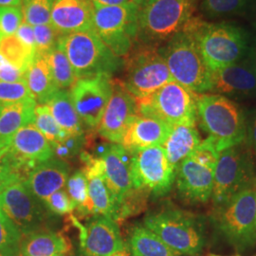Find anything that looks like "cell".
<instances>
[{
	"instance_id": "52",
	"label": "cell",
	"mask_w": 256,
	"mask_h": 256,
	"mask_svg": "<svg viewBox=\"0 0 256 256\" xmlns=\"http://www.w3.org/2000/svg\"><path fill=\"white\" fill-rule=\"evenodd\" d=\"M8 148H9V146L5 147V148H2V149H0V158H1L3 156L5 155L6 153H7V151H8Z\"/></svg>"
},
{
	"instance_id": "12",
	"label": "cell",
	"mask_w": 256,
	"mask_h": 256,
	"mask_svg": "<svg viewBox=\"0 0 256 256\" xmlns=\"http://www.w3.org/2000/svg\"><path fill=\"white\" fill-rule=\"evenodd\" d=\"M131 174L134 188L162 196L172 189L176 169L168 160L164 148L153 146L131 153Z\"/></svg>"
},
{
	"instance_id": "32",
	"label": "cell",
	"mask_w": 256,
	"mask_h": 256,
	"mask_svg": "<svg viewBox=\"0 0 256 256\" xmlns=\"http://www.w3.org/2000/svg\"><path fill=\"white\" fill-rule=\"evenodd\" d=\"M45 57L52 68L54 79L59 90L70 88L77 78L64 50L57 43V46Z\"/></svg>"
},
{
	"instance_id": "34",
	"label": "cell",
	"mask_w": 256,
	"mask_h": 256,
	"mask_svg": "<svg viewBox=\"0 0 256 256\" xmlns=\"http://www.w3.org/2000/svg\"><path fill=\"white\" fill-rule=\"evenodd\" d=\"M32 124L50 142V144L58 142L68 135L56 122L46 104H37L34 108Z\"/></svg>"
},
{
	"instance_id": "4",
	"label": "cell",
	"mask_w": 256,
	"mask_h": 256,
	"mask_svg": "<svg viewBox=\"0 0 256 256\" xmlns=\"http://www.w3.org/2000/svg\"><path fill=\"white\" fill-rule=\"evenodd\" d=\"M158 52L174 81L196 94L212 90V70L205 63L194 37L185 30L176 34Z\"/></svg>"
},
{
	"instance_id": "23",
	"label": "cell",
	"mask_w": 256,
	"mask_h": 256,
	"mask_svg": "<svg viewBox=\"0 0 256 256\" xmlns=\"http://www.w3.org/2000/svg\"><path fill=\"white\" fill-rule=\"evenodd\" d=\"M70 165L68 162L52 156L37 164L24 182L39 200L45 202L54 192L63 189L70 178Z\"/></svg>"
},
{
	"instance_id": "6",
	"label": "cell",
	"mask_w": 256,
	"mask_h": 256,
	"mask_svg": "<svg viewBox=\"0 0 256 256\" xmlns=\"http://www.w3.org/2000/svg\"><path fill=\"white\" fill-rule=\"evenodd\" d=\"M198 0H156L142 6L137 41L160 46L180 32L194 18Z\"/></svg>"
},
{
	"instance_id": "13",
	"label": "cell",
	"mask_w": 256,
	"mask_h": 256,
	"mask_svg": "<svg viewBox=\"0 0 256 256\" xmlns=\"http://www.w3.org/2000/svg\"><path fill=\"white\" fill-rule=\"evenodd\" d=\"M0 209L14 223L22 236L45 229L50 216L44 202L30 191L24 180L0 194Z\"/></svg>"
},
{
	"instance_id": "41",
	"label": "cell",
	"mask_w": 256,
	"mask_h": 256,
	"mask_svg": "<svg viewBox=\"0 0 256 256\" xmlns=\"http://www.w3.org/2000/svg\"><path fill=\"white\" fill-rule=\"evenodd\" d=\"M23 22L22 7L0 8V32L3 37L14 36Z\"/></svg>"
},
{
	"instance_id": "49",
	"label": "cell",
	"mask_w": 256,
	"mask_h": 256,
	"mask_svg": "<svg viewBox=\"0 0 256 256\" xmlns=\"http://www.w3.org/2000/svg\"><path fill=\"white\" fill-rule=\"evenodd\" d=\"M0 256H21L20 247L0 248Z\"/></svg>"
},
{
	"instance_id": "5",
	"label": "cell",
	"mask_w": 256,
	"mask_h": 256,
	"mask_svg": "<svg viewBox=\"0 0 256 256\" xmlns=\"http://www.w3.org/2000/svg\"><path fill=\"white\" fill-rule=\"evenodd\" d=\"M58 44L64 50L77 79L112 76L124 64V60L111 52L94 28L60 36Z\"/></svg>"
},
{
	"instance_id": "56",
	"label": "cell",
	"mask_w": 256,
	"mask_h": 256,
	"mask_svg": "<svg viewBox=\"0 0 256 256\" xmlns=\"http://www.w3.org/2000/svg\"><path fill=\"white\" fill-rule=\"evenodd\" d=\"M218 256V254H210V256Z\"/></svg>"
},
{
	"instance_id": "38",
	"label": "cell",
	"mask_w": 256,
	"mask_h": 256,
	"mask_svg": "<svg viewBox=\"0 0 256 256\" xmlns=\"http://www.w3.org/2000/svg\"><path fill=\"white\" fill-rule=\"evenodd\" d=\"M66 192L76 207H82L88 200V182L84 170H78L72 174L66 182Z\"/></svg>"
},
{
	"instance_id": "44",
	"label": "cell",
	"mask_w": 256,
	"mask_h": 256,
	"mask_svg": "<svg viewBox=\"0 0 256 256\" xmlns=\"http://www.w3.org/2000/svg\"><path fill=\"white\" fill-rule=\"evenodd\" d=\"M25 178L21 172L4 158V156L0 158V194L14 183L25 180Z\"/></svg>"
},
{
	"instance_id": "58",
	"label": "cell",
	"mask_w": 256,
	"mask_h": 256,
	"mask_svg": "<svg viewBox=\"0 0 256 256\" xmlns=\"http://www.w3.org/2000/svg\"></svg>"
},
{
	"instance_id": "31",
	"label": "cell",
	"mask_w": 256,
	"mask_h": 256,
	"mask_svg": "<svg viewBox=\"0 0 256 256\" xmlns=\"http://www.w3.org/2000/svg\"><path fill=\"white\" fill-rule=\"evenodd\" d=\"M0 54L9 64H12L25 74L36 55L16 34L3 37L1 39Z\"/></svg>"
},
{
	"instance_id": "50",
	"label": "cell",
	"mask_w": 256,
	"mask_h": 256,
	"mask_svg": "<svg viewBox=\"0 0 256 256\" xmlns=\"http://www.w3.org/2000/svg\"><path fill=\"white\" fill-rule=\"evenodd\" d=\"M23 0H0V8L2 7H22Z\"/></svg>"
},
{
	"instance_id": "19",
	"label": "cell",
	"mask_w": 256,
	"mask_h": 256,
	"mask_svg": "<svg viewBox=\"0 0 256 256\" xmlns=\"http://www.w3.org/2000/svg\"><path fill=\"white\" fill-rule=\"evenodd\" d=\"M138 115L137 100L122 81L113 80V92L97 131L112 144H120L128 126Z\"/></svg>"
},
{
	"instance_id": "14",
	"label": "cell",
	"mask_w": 256,
	"mask_h": 256,
	"mask_svg": "<svg viewBox=\"0 0 256 256\" xmlns=\"http://www.w3.org/2000/svg\"><path fill=\"white\" fill-rule=\"evenodd\" d=\"M113 92L112 76L77 79L70 88L74 108L86 128H98Z\"/></svg>"
},
{
	"instance_id": "55",
	"label": "cell",
	"mask_w": 256,
	"mask_h": 256,
	"mask_svg": "<svg viewBox=\"0 0 256 256\" xmlns=\"http://www.w3.org/2000/svg\"><path fill=\"white\" fill-rule=\"evenodd\" d=\"M156 0H144V3L142 4V6H144V5H148V4H151V3H153V2H155Z\"/></svg>"
},
{
	"instance_id": "21",
	"label": "cell",
	"mask_w": 256,
	"mask_h": 256,
	"mask_svg": "<svg viewBox=\"0 0 256 256\" xmlns=\"http://www.w3.org/2000/svg\"><path fill=\"white\" fill-rule=\"evenodd\" d=\"M99 158L104 162L106 180L117 208L122 200L134 188L131 174V153L120 144L108 142Z\"/></svg>"
},
{
	"instance_id": "24",
	"label": "cell",
	"mask_w": 256,
	"mask_h": 256,
	"mask_svg": "<svg viewBox=\"0 0 256 256\" xmlns=\"http://www.w3.org/2000/svg\"><path fill=\"white\" fill-rule=\"evenodd\" d=\"M171 126L162 120L137 115L126 130L120 146L129 152L153 146H162Z\"/></svg>"
},
{
	"instance_id": "11",
	"label": "cell",
	"mask_w": 256,
	"mask_h": 256,
	"mask_svg": "<svg viewBox=\"0 0 256 256\" xmlns=\"http://www.w3.org/2000/svg\"><path fill=\"white\" fill-rule=\"evenodd\" d=\"M140 6L129 1L116 7L95 9L94 28L118 57H124L137 42Z\"/></svg>"
},
{
	"instance_id": "37",
	"label": "cell",
	"mask_w": 256,
	"mask_h": 256,
	"mask_svg": "<svg viewBox=\"0 0 256 256\" xmlns=\"http://www.w3.org/2000/svg\"><path fill=\"white\" fill-rule=\"evenodd\" d=\"M88 144V137L84 135H68L66 137L52 142L54 156L68 160L76 156L80 155L84 146Z\"/></svg>"
},
{
	"instance_id": "28",
	"label": "cell",
	"mask_w": 256,
	"mask_h": 256,
	"mask_svg": "<svg viewBox=\"0 0 256 256\" xmlns=\"http://www.w3.org/2000/svg\"><path fill=\"white\" fill-rule=\"evenodd\" d=\"M25 81L34 99L39 104H45L59 90L46 57L37 54L26 70Z\"/></svg>"
},
{
	"instance_id": "42",
	"label": "cell",
	"mask_w": 256,
	"mask_h": 256,
	"mask_svg": "<svg viewBox=\"0 0 256 256\" xmlns=\"http://www.w3.org/2000/svg\"><path fill=\"white\" fill-rule=\"evenodd\" d=\"M22 238L14 223L0 209V248L20 247Z\"/></svg>"
},
{
	"instance_id": "15",
	"label": "cell",
	"mask_w": 256,
	"mask_h": 256,
	"mask_svg": "<svg viewBox=\"0 0 256 256\" xmlns=\"http://www.w3.org/2000/svg\"><path fill=\"white\" fill-rule=\"evenodd\" d=\"M70 220L80 230V256H112L126 250L118 223L110 216H94L86 225L72 214Z\"/></svg>"
},
{
	"instance_id": "30",
	"label": "cell",
	"mask_w": 256,
	"mask_h": 256,
	"mask_svg": "<svg viewBox=\"0 0 256 256\" xmlns=\"http://www.w3.org/2000/svg\"><path fill=\"white\" fill-rule=\"evenodd\" d=\"M45 104L48 108L56 122L66 134H84V124L75 110L68 90H59Z\"/></svg>"
},
{
	"instance_id": "20",
	"label": "cell",
	"mask_w": 256,
	"mask_h": 256,
	"mask_svg": "<svg viewBox=\"0 0 256 256\" xmlns=\"http://www.w3.org/2000/svg\"><path fill=\"white\" fill-rule=\"evenodd\" d=\"M256 92V58L212 72V90L225 97H248Z\"/></svg>"
},
{
	"instance_id": "9",
	"label": "cell",
	"mask_w": 256,
	"mask_h": 256,
	"mask_svg": "<svg viewBox=\"0 0 256 256\" xmlns=\"http://www.w3.org/2000/svg\"><path fill=\"white\" fill-rule=\"evenodd\" d=\"M198 94L171 81L151 95L137 100L138 115L162 120L169 126L192 124L198 122Z\"/></svg>"
},
{
	"instance_id": "35",
	"label": "cell",
	"mask_w": 256,
	"mask_h": 256,
	"mask_svg": "<svg viewBox=\"0 0 256 256\" xmlns=\"http://www.w3.org/2000/svg\"><path fill=\"white\" fill-rule=\"evenodd\" d=\"M149 196L146 190L133 188L117 205L113 220L119 222L142 212L146 207Z\"/></svg>"
},
{
	"instance_id": "2",
	"label": "cell",
	"mask_w": 256,
	"mask_h": 256,
	"mask_svg": "<svg viewBox=\"0 0 256 256\" xmlns=\"http://www.w3.org/2000/svg\"><path fill=\"white\" fill-rule=\"evenodd\" d=\"M182 256H200L206 245L203 222L190 212L164 205L148 212L142 223Z\"/></svg>"
},
{
	"instance_id": "29",
	"label": "cell",
	"mask_w": 256,
	"mask_h": 256,
	"mask_svg": "<svg viewBox=\"0 0 256 256\" xmlns=\"http://www.w3.org/2000/svg\"><path fill=\"white\" fill-rule=\"evenodd\" d=\"M124 245L132 256H182L144 224L131 227Z\"/></svg>"
},
{
	"instance_id": "51",
	"label": "cell",
	"mask_w": 256,
	"mask_h": 256,
	"mask_svg": "<svg viewBox=\"0 0 256 256\" xmlns=\"http://www.w3.org/2000/svg\"><path fill=\"white\" fill-rule=\"evenodd\" d=\"M129 256L128 254V252L126 250H122V252H117V254H115L114 256Z\"/></svg>"
},
{
	"instance_id": "45",
	"label": "cell",
	"mask_w": 256,
	"mask_h": 256,
	"mask_svg": "<svg viewBox=\"0 0 256 256\" xmlns=\"http://www.w3.org/2000/svg\"><path fill=\"white\" fill-rule=\"evenodd\" d=\"M23 80H25V72L12 64L5 62L0 66V81L14 82Z\"/></svg>"
},
{
	"instance_id": "43",
	"label": "cell",
	"mask_w": 256,
	"mask_h": 256,
	"mask_svg": "<svg viewBox=\"0 0 256 256\" xmlns=\"http://www.w3.org/2000/svg\"><path fill=\"white\" fill-rule=\"evenodd\" d=\"M44 204L50 212L55 216H63L66 214H70L76 209L68 194L64 189L54 192L44 202Z\"/></svg>"
},
{
	"instance_id": "3",
	"label": "cell",
	"mask_w": 256,
	"mask_h": 256,
	"mask_svg": "<svg viewBox=\"0 0 256 256\" xmlns=\"http://www.w3.org/2000/svg\"><path fill=\"white\" fill-rule=\"evenodd\" d=\"M198 120L218 152L243 144L247 138L244 114L236 102L220 94H198Z\"/></svg>"
},
{
	"instance_id": "48",
	"label": "cell",
	"mask_w": 256,
	"mask_h": 256,
	"mask_svg": "<svg viewBox=\"0 0 256 256\" xmlns=\"http://www.w3.org/2000/svg\"><path fill=\"white\" fill-rule=\"evenodd\" d=\"M248 138H250V147L252 148V150H254V152L256 155V119L254 120V122L250 126V128Z\"/></svg>"
},
{
	"instance_id": "22",
	"label": "cell",
	"mask_w": 256,
	"mask_h": 256,
	"mask_svg": "<svg viewBox=\"0 0 256 256\" xmlns=\"http://www.w3.org/2000/svg\"><path fill=\"white\" fill-rule=\"evenodd\" d=\"M92 0H55L50 24L60 36L94 28Z\"/></svg>"
},
{
	"instance_id": "36",
	"label": "cell",
	"mask_w": 256,
	"mask_h": 256,
	"mask_svg": "<svg viewBox=\"0 0 256 256\" xmlns=\"http://www.w3.org/2000/svg\"><path fill=\"white\" fill-rule=\"evenodd\" d=\"M55 0H23L24 21L32 26L50 23Z\"/></svg>"
},
{
	"instance_id": "25",
	"label": "cell",
	"mask_w": 256,
	"mask_h": 256,
	"mask_svg": "<svg viewBox=\"0 0 256 256\" xmlns=\"http://www.w3.org/2000/svg\"><path fill=\"white\" fill-rule=\"evenodd\" d=\"M72 244L62 232L41 230L23 236L20 243L21 256H66Z\"/></svg>"
},
{
	"instance_id": "1",
	"label": "cell",
	"mask_w": 256,
	"mask_h": 256,
	"mask_svg": "<svg viewBox=\"0 0 256 256\" xmlns=\"http://www.w3.org/2000/svg\"><path fill=\"white\" fill-rule=\"evenodd\" d=\"M183 30L194 37L212 72L238 63L248 52L247 34L236 25L192 18Z\"/></svg>"
},
{
	"instance_id": "57",
	"label": "cell",
	"mask_w": 256,
	"mask_h": 256,
	"mask_svg": "<svg viewBox=\"0 0 256 256\" xmlns=\"http://www.w3.org/2000/svg\"><path fill=\"white\" fill-rule=\"evenodd\" d=\"M2 38H3V36H2V34H1V32H0V41H1Z\"/></svg>"
},
{
	"instance_id": "46",
	"label": "cell",
	"mask_w": 256,
	"mask_h": 256,
	"mask_svg": "<svg viewBox=\"0 0 256 256\" xmlns=\"http://www.w3.org/2000/svg\"><path fill=\"white\" fill-rule=\"evenodd\" d=\"M16 36L32 52L36 54V37H34V26L28 24L27 22H23L22 25L19 27Z\"/></svg>"
},
{
	"instance_id": "8",
	"label": "cell",
	"mask_w": 256,
	"mask_h": 256,
	"mask_svg": "<svg viewBox=\"0 0 256 256\" xmlns=\"http://www.w3.org/2000/svg\"><path fill=\"white\" fill-rule=\"evenodd\" d=\"M243 144L224 149L220 153L210 198L216 207L229 202L240 192L256 188V164Z\"/></svg>"
},
{
	"instance_id": "33",
	"label": "cell",
	"mask_w": 256,
	"mask_h": 256,
	"mask_svg": "<svg viewBox=\"0 0 256 256\" xmlns=\"http://www.w3.org/2000/svg\"><path fill=\"white\" fill-rule=\"evenodd\" d=\"M256 0H202V12L210 18L244 12Z\"/></svg>"
},
{
	"instance_id": "16",
	"label": "cell",
	"mask_w": 256,
	"mask_h": 256,
	"mask_svg": "<svg viewBox=\"0 0 256 256\" xmlns=\"http://www.w3.org/2000/svg\"><path fill=\"white\" fill-rule=\"evenodd\" d=\"M52 156L54 152L50 142L34 124H30L19 129L12 138L4 158L27 178L37 164Z\"/></svg>"
},
{
	"instance_id": "17",
	"label": "cell",
	"mask_w": 256,
	"mask_h": 256,
	"mask_svg": "<svg viewBox=\"0 0 256 256\" xmlns=\"http://www.w3.org/2000/svg\"><path fill=\"white\" fill-rule=\"evenodd\" d=\"M216 162L190 155L176 169V185L180 198L189 203H205L212 198Z\"/></svg>"
},
{
	"instance_id": "54",
	"label": "cell",
	"mask_w": 256,
	"mask_h": 256,
	"mask_svg": "<svg viewBox=\"0 0 256 256\" xmlns=\"http://www.w3.org/2000/svg\"><path fill=\"white\" fill-rule=\"evenodd\" d=\"M5 62H7V61H6L5 59H4V57H3V56H2V54H0V66H1L2 64H4Z\"/></svg>"
},
{
	"instance_id": "7",
	"label": "cell",
	"mask_w": 256,
	"mask_h": 256,
	"mask_svg": "<svg viewBox=\"0 0 256 256\" xmlns=\"http://www.w3.org/2000/svg\"><path fill=\"white\" fill-rule=\"evenodd\" d=\"M124 59V88L136 99L151 95L174 81L158 46L136 42Z\"/></svg>"
},
{
	"instance_id": "27",
	"label": "cell",
	"mask_w": 256,
	"mask_h": 256,
	"mask_svg": "<svg viewBox=\"0 0 256 256\" xmlns=\"http://www.w3.org/2000/svg\"><path fill=\"white\" fill-rule=\"evenodd\" d=\"M202 138L196 126H172L168 136L162 146L164 148L170 164L176 169L180 164L200 144Z\"/></svg>"
},
{
	"instance_id": "39",
	"label": "cell",
	"mask_w": 256,
	"mask_h": 256,
	"mask_svg": "<svg viewBox=\"0 0 256 256\" xmlns=\"http://www.w3.org/2000/svg\"><path fill=\"white\" fill-rule=\"evenodd\" d=\"M34 100L25 80L8 82L0 81V104Z\"/></svg>"
},
{
	"instance_id": "18",
	"label": "cell",
	"mask_w": 256,
	"mask_h": 256,
	"mask_svg": "<svg viewBox=\"0 0 256 256\" xmlns=\"http://www.w3.org/2000/svg\"><path fill=\"white\" fill-rule=\"evenodd\" d=\"M84 164V172L88 182V200L79 209L82 218L106 216L113 220L116 210V202L110 191L104 176V167L101 158L82 151L80 154Z\"/></svg>"
},
{
	"instance_id": "53",
	"label": "cell",
	"mask_w": 256,
	"mask_h": 256,
	"mask_svg": "<svg viewBox=\"0 0 256 256\" xmlns=\"http://www.w3.org/2000/svg\"><path fill=\"white\" fill-rule=\"evenodd\" d=\"M131 1H133L134 3H136L137 5H138V6H142V4L144 3V0H131Z\"/></svg>"
},
{
	"instance_id": "10",
	"label": "cell",
	"mask_w": 256,
	"mask_h": 256,
	"mask_svg": "<svg viewBox=\"0 0 256 256\" xmlns=\"http://www.w3.org/2000/svg\"><path fill=\"white\" fill-rule=\"evenodd\" d=\"M216 228L230 244L239 252L256 246V188L240 192L216 207Z\"/></svg>"
},
{
	"instance_id": "47",
	"label": "cell",
	"mask_w": 256,
	"mask_h": 256,
	"mask_svg": "<svg viewBox=\"0 0 256 256\" xmlns=\"http://www.w3.org/2000/svg\"><path fill=\"white\" fill-rule=\"evenodd\" d=\"M131 0H92L95 9L106 8V7H116L128 3Z\"/></svg>"
},
{
	"instance_id": "40",
	"label": "cell",
	"mask_w": 256,
	"mask_h": 256,
	"mask_svg": "<svg viewBox=\"0 0 256 256\" xmlns=\"http://www.w3.org/2000/svg\"><path fill=\"white\" fill-rule=\"evenodd\" d=\"M34 28L36 44V54L46 56L57 46L60 34L50 23L34 26Z\"/></svg>"
},
{
	"instance_id": "26",
	"label": "cell",
	"mask_w": 256,
	"mask_h": 256,
	"mask_svg": "<svg viewBox=\"0 0 256 256\" xmlns=\"http://www.w3.org/2000/svg\"><path fill=\"white\" fill-rule=\"evenodd\" d=\"M36 104V100L0 104V149L9 146L19 129L32 124Z\"/></svg>"
}]
</instances>
